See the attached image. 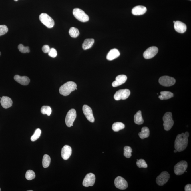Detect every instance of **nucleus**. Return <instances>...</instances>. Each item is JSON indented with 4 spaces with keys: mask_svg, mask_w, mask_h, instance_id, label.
<instances>
[{
    "mask_svg": "<svg viewBox=\"0 0 191 191\" xmlns=\"http://www.w3.org/2000/svg\"><path fill=\"white\" fill-rule=\"evenodd\" d=\"M35 174L33 171L32 170H28L26 172V178L27 180H31L35 178Z\"/></svg>",
    "mask_w": 191,
    "mask_h": 191,
    "instance_id": "32",
    "label": "nucleus"
},
{
    "mask_svg": "<svg viewBox=\"0 0 191 191\" xmlns=\"http://www.w3.org/2000/svg\"><path fill=\"white\" fill-rule=\"evenodd\" d=\"M72 154V149L69 146L65 145L62 149V157L65 160H67L71 156Z\"/></svg>",
    "mask_w": 191,
    "mask_h": 191,
    "instance_id": "16",
    "label": "nucleus"
},
{
    "mask_svg": "<svg viewBox=\"0 0 191 191\" xmlns=\"http://www.w3.org/2000/svg\"><path fill=\"white\" fill-rule=\"evenodd\" d=\"M160 84L165 87H169L173 85L176 83V80L174 77L168 76H162L159 80Z\"/></svg>",
    "mask_w": 191,
    "mask_h": 191,
    "instance_id": "8",
    "label": "nucleus"
},
{
    "mask_svg": "<svg viewBox=\"0 0 191 191\" xmlns=\"http://www.w3.org/2000/svg\"><path fill=\"white\" fill-rule=\"evenodd\" d=\"M136 164L137 166L139 168H147L148 167L147 164L146 163L145 161L143 159H140L139 160H138L136 162Z\"/></svg>",
    "mask_w": 191,
    "mask_h": 191,
    "instance_id": "33",
    "label": "nucleus"
},
{
    "mask_svg": "<svg viewBox=\"0 0 191 191\" xmlns=\"http://www.w3.org/2000/svg\"><path fill=\"white\" fill-rule=\"evenodd\" d=\"M19 51L22 53H29V48L28 47H25L23 45L20 44L19 45L18 47Z\"/></svg>",
    "mask_w": 191,
    "mask_h": 191,
    "instance_id": "34",
    "label": "nucleus"
},
{
    "mask_svg": "<svg viewBox=\"0 0 191 191\" xmlns=\"http://www.w3.org/2000/svg\"><path fill=\"white\" fill-rule=\"evenodd\" d=\"M189 134L188 132L178 134L174 142V148L177 152H180L184 150L187 147Z\"/></svg>",
    "mask_w": 191,
    "mask_h": 191,
    "instance_id": "1",
    "label": "nucleus"
},
{
    "mask_svg": "<svg viewBox=\"0 0 191 191\" xmlns=\"http://www.w3.org/2000/svg\"><path fill=\"white\" fill-rule=\"evenodd\" d=\"M83 114L85 116L87 120L91 123H94L95 122V118L92 109L91 107L87 105H83Z\"/></svg>",
    "mask_w": 191,
    "mask_h": 191,
    "instance_id": "14",
    "label": "nucleus"
},
{
    "mask_svg": "<svg viewBox=\"0 0 191 191\" xmlns=\"http://www.w3.org/2000/svg\"><path fill=\"white\" fill-rule=\"evenodd\" d=\"M94 42L95 40L93 39H87L83 42L82 47L83 50H87L92 47Z\"/></svg>",
    "mask_w": 191,
    "mask_h": 191,
    "instance_id": "22",
    "label": "nucleus"
},
{
    "mask_svg": "<svg viewBox=\"0 0 191 191\" xmlns=\"http://www.w3.org/2000/svg\"><path fill=\"white\" fill-rule=\"evenodd\" d=\"M73 14L74 17L80 22H85L88 21L89 20V16L81 9H74L73 11Z\"/></svg>",
    "mask_w": 191,
    "mask_h": 191,
    "instance_id": "5",
    "label": "nucleus"
},
{
    "mask_svg": "<svg viewBox=\"0 0 191 191\" xmlns=\"http://www.w3.org/2000/svg\"><path fill=\"white\" fill-rule=\"evenodd\" d=\"M69 33L70 36L73 38H77L79 35L80 34L78 29L74 27L70 28Z\"/></svg>",
    "mask_w": 191,
    "mask_h": 191,
    "instance_id": "28",
    "label": "nucleus"
},
{
    "mask_svg": "<svg viewBox=\"0 0 191 191\" xmlns=\"http://www.w3.org/2000/svg\"><path fill=\"white\" fill-rule=\"evenodd\" d=\"M185 191H191V185L189 184L186 185L185 187Z\"/></svg>",
    "mask_w": 191,
    "mask_h": 191,
    "instance_id": "38",
    "label": "nucleus"
},
{
    "mask_svg": "<svg viewBox=\"0 0 191 191\" xmlns=\"http://www.w3.org/2000/svg\"><path fill=\"white\" fill-rule=\"evenodd\" d=\"M161 95L159 98L161 100H168L174 96V94L172 92L169 91H162L160 92Z\"/></svg>",
    "mask_w": 191,
    "mask_h": 191,
    "instance_id": "25",
    "label": "nucleus"
},
{
    "mask_svg": "<svg viewBox=\"0 0 191 191\" xmlns=\"http://www.w3.org/2000/svg\"><path fill=\"white\" fill-rule=\"evenodd\" d=\"M174 28L177 32L183 33L186 32L187 27L183 22L177 21L174 23Z\"/></svg>",
    "mask_w": 191,
    "mask_h": 191,
    "instance_id": "15",
    "label": "nucleus"
},
{
    "mask_svg": "<svg viewBox=\"0 0 191 191\" xmlns=\"http://www.w3.org/2000/svg\"><path fill=\"white\" fill-rule=\"evenodd\" d=\"M125 125L121 122H116L113 124L112 129L115 132H118L125 128Z\"/></svg>",
    "mask_w": 191,
    "mask_h": 191,
    "instance_id": "26",
    "label": "nucleus"
},
{
    "mask_svg": "<svg viewBox=\"0 0 191 191\" xmlns=\"http://www.w3.org/2000/svg\"><path fill=\"white\" fill-rule=\"evenodd\" d=\"M170 178V175L168 172L163 171L156 178V181L158 185L162 186L165 184Z\"/></svg>",
    "mask_w": 191,
    "mask_h": 191,
    "instance_id": "10",
    "label": "nucleus"
},
{
    "mask_svg": "<svg viewBox=\"0 0 191 191\" xmlns=\"http://www.w3.org/2000/svg\"><path fill=\"white\" fill-rule=\"evenodd\" d=\"M14 79L15 81L22 85H27L30 81L29 77L26 76L21 77L20 75H17L14 76Z\"/></svg>",
    "mask_w": 191,
    "mask_h": 191,
    "instance_id": "18",
    "label": "nucleus"
},
{
    "mask_svg": "<svg viewBox=\"0 0 191 191\" xmlns=\"http://www.w3.org/2000/svg\"><path fill=\"white\" fill-rule=\"evenodd\" d=\"M150 131L148 128L143 127L141 129V132L138 133V135L140 138L143 139L150 136Z\"/></svg>",
    "mask_w": 191,
    "mask_h": 191,
    "instance_id": "23",
    "label": "nucleus"
},
{
    "mask_svg": "<svg viewBox=\"0 0 191 191\" xmlns=\"http://www.w3.org/2000/svg\"><path fill=\"white\" fill-rule=\"evenodd\" d=\"M8 31V28L6 25H0V36L7 33Z\"/></svg>",
    "mask_w": 191,
    "mask_h": 191,
    "instance_id": "35",
    "label": "nucleus"
},
{
    "mask_svg": "<svg viewBox=\"0 0 191 191\" xmlns=\"http://www.w3.org/2000/svg\"><path fill=\"white\" fill-rule=\"evenodd\" d=\"M13 101L11 98L7 96H3L1 98V103L3 108L7 109L12 106Z\"/></svg>",
    "mask_w": 191,
    "mask_h": 191,
    "instance_id": "20",
    "label": "nucleus"
},
{
    "mask_svg": "<svg viewBox=\"0 0 191 191\" xmlns=\"http://www.w3.org/2000/svg\"><path fill=\"white\" fill-rule=\"evenodd\" d=\"M132 152V148L129 146H126L124 147V156L127 158H130L132 156L131 153Z\"/></svg>",
    "mask_w": 191,
    "mask_h": 191,
    "instance_id": "30",
    "label": "nucleus"
},
{
    "mask_svg": "<svg viewBox=\"0 0 191 191\" xmlns=\"http://www.w3.org/2000/svg\"><path fill=\"white\" fill-rule=\"evenodd\" d=\"M14 1H18V0H14Z\"/></svg>",
    "mask_w": 191,
    "mask_h": 191,
    "instance_id": "40",
    "label": "nucleus"
},
{
    "mask_svg": "<svg viewBox=\"0 0 191 191\" xmlns=\"http://www.w3.org/2000/svg\"><path fill=\"white\" fill-rule=\"evenodd\" d=\"M41 112L43 114H47L48 116H50L52 113L51 108L49 106H44L41 107Z\"/></svg>",
    "mask_w": 191,
    "mask_h": 191,
    "instance_id": "29",
    "label": "nucleus"
},
{
    "mask_svg": "<svg viewBox=\"0 0 191 191\" xmlns=\"http://www.w3.org/2000/svg\"><path fill=\"white\" fill-rule=\"evenodd\" d=\"M158 49L156 47H152L148 48L143 53V57L146 59H149L154 57L157 54Z\"/></svg>",
    "mask_w": 191,
    "mask_h": 191,
    "instance_id": "13",
    "label": "nucleus"
},
{
    "mask_svg": "<svg viewBox=\"0 0 191 191\" xmlns=\"http://www.w3.org/2000/svg\"><path fill=\"white\" fill-rule=\"evenodd\" d=\"M127 79L126 76L124 75H118L116 77V80L113 82L112 86L113 87H116L125 83Z\"/></svg>",
    "mask_w": 191,
    "mask_h": 191,
    "instance_id": "17",
    "label": "nucleus"
},
{
    "mask_svg": "<svg viewBox=\"0 0 191 191\" xmlns=\"http://www.w3.org/2000/svg\"><path fill=\"white\" fill-rule=\"evenodd\" d=\"M164 129L166 131L170 130L174 124V121L172 119V115L170 112L165 113L163 117Z\"/></svg>",
    "mask_w": 191,
    "mask_h": 191,
    "instance_id": "3",
    "label": "nucleus"
},
{
    "mask_svg": "<svg viewBox=\"0 0 191 191\" xmlns=\"http://www.w3.org/2000/svg\"><path fill=\"white\" fill-rule=\"evenodd\" d=\"M51 158L50 156L48 155H44L43 156L42 164L44 168H47L49 166L50 164Z\"/></svg>",
    "mask_w": 191,
    "mask_h": 191,
    "instance_id": "27",
    "label": "nucleus"
},
{
    "mask_svg": "<svg viewBox=\"0 0 191 191\" xmlns=\"http://www.w3.org/2000/svg\"><path fill=\"white\" fill-rule=\"evenodd\" d=\"M41 131L39 129H37L35 130L33 135L31 137V141L34 142L38 139L39 138L41 134Z\"/></svg>",
    "mask_w": 191,
    "mask_h": 191,
    "instance_id": "31",
    "label": "nucleus"
},
{
    "mask_svg": "<svg viewBox=\"0 0 191 191\" xmlns=\"http://www.w3.org/2000/svg\"><path fill=\"white\" fill-rule=\"evenodd\" d=\"M189 1H191V0H189Z\"/></svg>",
    "mask_w": 191,
    "mask_h": 191,
    "instance_id": "45",
    "label": "nucleus"
},
{
    "mask_svg": "<svg viewBox=\"0 0 191 191\" xmlns=\"http://www.w3.org/2000/svg\"><path fill=\"white\" fill-rule=\"evenodd\" d=\"M1 52H0V56H1Z\"/></svg>",
    "mask_w": 191,
    "mask_h": 191,
    "instance_id": "43",
    "label": "nucleus"
},
{
    "mask_svg": "<svg viewBox=\"0 0 191 191\" xmlns=\"http://www.w3.org/2000/svg\"><path fill=\"white\" fill-rule=\"evenodd\" d=\"M77 85L73 81H68L61 86L59 89V92L60 94L63 96H67L71 92L75 91L77 88Z\"/></svg>",
    "mask_w": 191,
    "mask_h": 191,
    "instance_id": "2",
    "label": "nucleus"
},
{
    "mask_svg": "<svg viewBox=\"0 0 191 191\" xmlns=\"http://www.w3.org/2000/svg\"><path fill=\"white\" fill-rule=\"evenodd\" d=\"M114 184L116 188L121 190H125L128 187L127 182L120 176H118L115 179Z\"/></svg>",
    "mask_w": 191,
    "mask_h": 191,
    "instance_id": "11",
    "label": "nucleus"
},
{
    "mask_svg": "<svg viewBox=\"0 0 191 191\" xmlns=\"http://www.w3.org/2000/svg\"><path fill=\"white\" fill-rule=\"evenodd\" d=\"M57 52L56 49L53 48L50 49V51H49L48 53L49 56L53 58L56 57L57 56Z\"/></svg>",
    "mask_w": 191,
    "mask_h": 191,
    "instance_id": "36",
    "label": "nucleus"
},
{
    "mask_svg": "<svg viewBox=\"0 0 191 191\" xmlns=\"http://www.w3.org/2000/svg\"><path fill=\"white\" fill-rule=\"evenodd\" d=\"M134 122L137 125H141L144 123L141 110H139L134 116Z\"/></svg>",
    "mask_w": 191,
    "mask_h": 191,
    "instance_id": "24",
    "label": "nucleus"
},
{
    "mask_svg": "<svg viewBox=\"0 0 191 191\" xmlns=\"http://www.w3.org/2000/svg\"><path fill=\"white\" fill-rule=\"evenodd\" d=\"M175 21H174V23H175Z\"/></svg>",
    "mask_w": 191,
    "mask_h": 191,
    "instance_id": "42",
    "label": "nucleus"
},
{
    "mask_svg": "<svg viewBox=\"0 0 191 191\" xmlns=\"http://www.w3.org/2000/svg\"><path fill=\"white\" fill-rule=\"evenodd\" d=\"M77 117V113L75 110L71 109L68 111L65 117V122L67 126L71 127L73 126L74 121Z\"/></svg>",
    "mask_w": 191,
    "mask_h": 191,
    "instance_id": "7",
    "label": "nucleus"
},
{
    "mask_svg": "<svg viewBox=\"0 0 191 191\" xmlns=\"http://www.w3.org/2000/svg\"><path fill=\"white\" fill-rule=\"evenodd\" d=\"M188 163L185 161H181L176 164L174 168V173L177 175L183 174L187 169Z\"/></svg>",
    "mask_w": 191,
    "mask_h": 191,
    "instance_id": "6",
    "label": "nucleus"
},
{
    "mask_svg": "<svg viewBox=\"0 0 191 191\" xmlns=\"http://www.w3.org/2000/svg\"><path fill=\"white\" fill-rule=\"evenodd\" d=\"M96 180L95 174L92 173L87 174L83 179V184L85 187L93 186Z\"/></svg>",
    "mask_w": 191,
    "mask_h": 191,
    "instance_id": "12",
    "label": "nucleus"
},
{
    "mask_svg": "<svg viewBox=\"0 0 191 191\" xmlns=\"http://www.w3.org/2000/svg\"><path fill=\"white\" fill-rule=\"evenodd\" d=\"M130 95V91L129 89H120L116 92L114 95V98L116 101L120 100H125L128 98Z\"/></svg>",
    "mask_w": 191,
    "mask_h": 191,
    "instance_id": "9",
    "label": "nucleus"
},
{
    "mask_svg": "<svg viewBox=\"0 0 191 191\" xmlns=\"http://www.w3.org/2000/svg\"><path fill=\"white\" fill-rule=\"evenodd\" d=\"M147 11V9L145 7L139 5L132 9V13L134 15H141L144 14Z\"/></svg>",
    "mask_w": 191,
    "mask_h": 191,
    "instance_id": "19",
    "label": "nucleus"
},
{
    "mask_svg": "<svg viewBox=\"0 0 191 191\" xmlns=\"http://www.w3.org/2000/svg\"><path fill=\"white\" fill-rule=\"evenodd\" d=\"M42 51L45 53H48L50 50L49 46L48 45H45L43 46L42 47Z\"/></svg>",
    "mask_w": 191,
    "mask_h": 191,
    "instance_id": "37",
    "label": "nucleus"
},
{
    "mask_svg": "<svg viewBox=\"0 0 191 191\" xmlns=\"http://www.w3.org/2000/svg\"><path fill=\"white\" fill-rule=\"evenodd\" d=\"M28 191H33L32 190H28Z\"/></svg>",
    "mask_w": 191,
    "mask_h": 191,
    "instance_id": "41",
    "label": "nucleus"
},
{
    "mask_svg": "<svg viewBox=\"0 0 191 191\" xmlns=\"http://www.w3.org/2000/svg\"><path fill=\"white\" fill-rule=\"evenodd\" d=\"M1 191V188H0V191Z\"/></svg>",
    "mask_w": 191,
    "mask_h": 191,
    "instance_id": "44",
    "label": "nucleus"
},
{
    "mask_svg": "<svg viewBox=\"0 0 191 191\" xmlns=\"http://www.w3.org/2000/svg\"><path fill=\"white\" fill-rule=\"evenodd\" d=\"M39 19L42 23L47 27L51 28L53 27L55 22L53 19L46 13H42L40 15Z\"/></svg>",
    "mask_w": 191,
    "mask_h": 191,
    "instance_id": "4",
    "label": "nucleus"
},
{
    "mask_svg": "<svg viewBox=\"0 0 191 191\" xmlns=\"http://www.w3.org/2000/svg\"><path fill=\"white\" fill-rule=\"evenodd\" d=\"M120 53L117 49H113L110 50L107 56V59L112 61L118 58L120 56Z\"/></svg>",
    "mask_w": 191,
    "mask_h": 191,
    "instance_id": "21",
    "label": "nucleus"
},
{
    "mask_svg": "<svg viewBox=\"0 0 191 191\" xmlns=\"http://www.w3.org/2000/svg\"><path fill=\"white\" fill-rule=\"evenodd\" d=\"M177 150H174V153H177Z\"/></svg>",
    "mask_w": 191,
    "mask_h": 191,
    "instance_id": "39",
    "label": "nucleus"
}]
</instances>
